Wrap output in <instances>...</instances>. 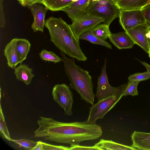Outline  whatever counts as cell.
Here are the masks:
<instances>
[{
  "instance_id": "8d00e7d4",
  "label": "cell",
  "mask_w": 150,
  "mask_h": 150,
  "mask_svg": "<svg viewBox=\"0 0 150 150\" xmlns=\"http://www.w3.org/2000/svg\"><path fill=\"white\" fill-rule=\"evenodd\" d=\"M100 0H91L90 2H95L96 1H98Z\"/></svg>"
},
{
  "instance_id": "44dd1931",
  "label": "cell",
  "mask_w": 150,
  "mask_h": 150,
  "mask_svg": "<svg viewBox=\"0 0 150 150\" xmlns=\"http://www.w3.org/2000/svg\"><path fill=\"white\" fill-rule=\"evenodd\" d=\"M79 38V40H87L93 44L103 46L110 49H112V46L108 42L98 38L93 33L91 30L82 33Z\"/></svg>"
},
{
  "instance_id": "836d02e7",
  "label": "cell",
  "mask_w": 150,
  "mask_h": 150,
  "mask_svg": "<svg viewBox=\"0 0 150 150\" xmlns=\"http://www.w3.org/2000/svg\"><path fill=\"white\" fill-rule=\"evenodd\" d=\"M37 144L32 150H43L42 144L39 141L37 142Z\"/></svg>"
},
{
  "instance_id": "d4e9b609",
  "label": "cell",
  "mask_w": 150,
  "mask_h": 150,
  "mask_svg": "<svg viewBox=\"0 0 150 150\" xmlns=\"http://www.w3.org/2000/svg\"><path fill=\"white\" fill-rule=\"evenodd\" d=\"M139 82L134 81H128L126 84L123 96H126L128 95L134 96L138 95V92L137 87Z\"/></svg>"
},
{
  "instance_id": "484cf974",
  "label": "cell",
  "mask_w": 150,
  "mask_h": 150,
  "mask_svg": "<svg viewBox=\"0 0 150 150\" xmlns=\"http://www.w3.org/2000/svg\"><path fill=\"white\" fill-rule=\"evenodd\" d=\"M11 141L24 148L25 150H32L37 144V142L25 139L17 140L11 139Z\"/></svg>"
},
{
  "instance_id": "9c48e42d",
  "label": "cell",
  "mask_w": 150,
  "mask_h": 150,
  "mask_svg": "<svg viewBox=\"0 0 150 150\" xmlns=\"http://www.w3.org/2000/svg\"><path fill=\"white\" fill-rule=\"evenodd\" d=\"M107 61L105 59L100 75L98 77L96 97L98 101L109 97L116 92L119 88L113 87L109 83L106 71Z\"/></svg>"
},
{
  "instance_id": "ba28073f",
  "label": "cell",
  "mask_w": 150,
  "mask_h": 150,
  "mask_svg": "<svg viewBox=\"0 0 150 150\" xmlns=\"http://www.w3.org/2000/svg\"><path fill=\"white\" fill-rule=\"evenodd\" d=\"M119 18L120 24L125 31L146 23L142 9L120 10Z\"/></svg>"
},
{
  "instance_id": "83f0119b",
  "label": "cell",
  "mask_w": 150,
  "mask_h": 150,
  "mask_svg": "<svg viewBox=\"0 0 150 150\" xmlns=\"http://www.w3.org/2000/svg\"><path fill=\"white\" fill-rule=\"evenodd\" d=\"M39 142L42 144L43 150H70V147L51 145L40 141Z\"/></svg>"
},
{
  "instance_id": "6da1fadb",
  "label": "cell",
  "mask_w": 150,
  "mask_h": 150,
  "mask_svg": "<svg viewBox=\"0 0 150 150\" xmlns=\"http://www.w3.org/2000/svg\"><path fill=\"white\" fill-rule=\"evenodd\" d=\"M39 118L34 137L45 140L77 145L82 141L97 139L102 135L101 126L87 120L67 123L43 116Z\"/></svg>"
},
{
  "instance_id": "7402d4cb",
  "label": "cell",
  "mask_w": 150,
  "mask_h": 150,
  "mask_svg": "<svg viewBox=\"0 0 150 150\" xmlns=\"http://www.w3.org/2000/svg\"><path fill=\"white\" fill-rule=\"evenodd\" d=\"M91 30L95 35L104 40L108 38L112 33L109 26L103 23L97 25Z\"/></svg>"
},
{
  "instance_id": "e0dca14e",
  "label": "cell",
  "mask_w": 150,
  "mask_h": 150,
  "mask_svg": "<svg viewBox=\"0 0 150 150\" xmlns=\"http://www.w3.org/2000/svg\"><path fill=\"white\" fill-rule=\"evenodd\" d=\"M97 150H138L132 146L123 145L111 140L101 139L94 146Z\"/></svg>"
},
{
  "instance_id": "e575fe53",
  "label": "cell",
  "mask_w": 150,
  "mask_h": 150,
  "mask_svg": "<svg viewBox=\"0 0 150 150\" xmlns=\"http://www.w3.org/2000/svg\"><path fill=\"white\" fill-rule=\"evenodd\" d=\"M140 63L146 68L147 71L150 73V65L144 62L139 61Z\"/></svg>"
},
{
  "instance_id": "7c38bea8",
  "label": "cell",
  "mask_w": 150,
  "mask_h": 150,
  "mask_svg": "<svg viewBox=\"0 0 150 150\" xmlns=\"http://www.w3.org/2000/svg\"><path fill=\"white\" fill-rule=\"evenodd\" d=\"M91 0H78L61 11L65 12L73 21L87 13L86 9Z\"/></svg>"
},
{
  "instance_id": "9a60e30c",
  "label": "cell",
  "mask_w": 150,
  "mask_h": 150,
  "mask_svg": "<svg viewBox=\"0 0 150 150\" xmlns=\"http://www.w3.org/2000/svg\"><path fill=\"white\" fill-rule=\"evenodd\" d=\"M17 38H13L8 43L4 49V55L8 67L14 68L19 63V57L16 49Z\"/></svg>"
},
{
  "instance_id": "603a6c76",
  "label": "cell",
  "mask_w": 150,
  "mask_h": 150,
  "mask_svg": "<svg viewBox=\"0 0 150 150\" xmlns=\"http://www.w3.org/2000/svg\"><path fill=\"white\" fill-rule=\"evenodd\" d=\"M40 58L43 60L50 61L55 63L62 61L60 57L52 51H49L45 49L42 50L39 53Z\"/></svg>"
},
{
  "instance_id": "4dcf8cb0",
  "label": "cell",
  "mask_w": 150,
  "mask_h": 150,
  "mask_svg": "<svg viewBox=\"0 0 150 150\" xmlns=\"http://www.w3.org/2000/svg\"><path fill=\"white\" fill-rule=\"evenodd\" d=\"M70 150H97V149L94 146H86L77 145H71Z\"/></svg>"
},
{
  "instance_id": "8fae6325",
  "label": "cell",
  "mask_w": 150,
  "mask_h": 150,
  "mask_svg": "<svg viewBox=\"0 0 150 150\" xmlns=\"http://www.w3.org/2000/svg\"><path fill=\"white\" fill-rule=\"evenodd\" d=\"M31 11L33 16L34 21L31 27L34 32L40 31L43 32L45 26V17L48 8L44 7L40 3L32 5L30 7Z\"/></svg>"
},
{
  "instance_id": "5bb4252c",
  "label": "cell",
  "mask_w": 150,
  "mask_h": 150,
  "mask_svg": "<svg viewBox=\"0 0 150 150\" xmlns=\"http://www.w3.org/2000/svg\"><path fill=\"white\" fill-rule=\"evenodd\" d=\"M131 138L132 147L138 150H150V133L135 131Z\"/></svg>"
},
{
  "instance_id": "ffe728a7",
  "label": "cell",
  "mask_w": 150,
  "mask_h": 150,
  "mask_svg": "<svg viewBox=\"0 0 150 150\" xmlns=\"http://www.w3.org/2000/svg\"><path fill=\"white\" fill-rule=\"evenodd\" d=\"M78 0H42L41 4L52 11H61Z\"/></svg>"
},
{
  "instance_id": "277c9868",
  "label": "cell",
  "mask_w": 150,
  "mask_h": 150,
  "mask_svg": "<svg viewBox=\"0 0 150 150\" xmlns=\"http://www.w3.org/2000/svg\"><path fill=\"white\" fill-rule=\"evenodd\" d=\"M86 11L91 16L102 19L103 23L109 26L113 20L119 17L120 9L112 0H100L90 2Z\"/></svg>"
},
{
  "instance_id": "4fadbf2b",
  "label": "cell",
  "mask_w": 150,
  "mask_h": 150,
  "mask_svg": "<svg viewBox=\"0 0 150 150\" xmlns=\"http://www.w3.org/2000/svg\"><path fill=\"white\" fill-rule=\"evenodd\" d=\"M108 39L112 44L120 50L132 48L135 44L125 31L112 33Z\"/></svg>"
},
{
  "instance_id": "30bf717a",
  "label": "cell",
  "mask_w": 150,
  "mask_h": 150,
  "mask_svg": "<svg viewBox=\"0 0 150 150\" xmlns=\"http://www.w3.org/2000/svg\"><path fill=\"white\" fill-rule=\"evenodd\" d=\"M149 26L145 23L125 31L130 37L134 44L140 46L146 53H147L149 49V46L148 40L146 36V33Z\"/></svg>"
},
{
  "instance_id": "d6a6232c",
  "label": "cell",
  "mask_w": 150,
  "mask_h": 150,
  "mask_svg": "<svg viewBox=\"0 0 150 150\" xmlns=\"http://www.w3.org/2000/svg\"><path fill=\"white\" fill-rule=\"evenodd\" d=\"M146 36L148 42L149 49H150V26L148 28L146 33Z\"/></svg>"
},
{
  "instance_id": "ab89813d",
  "label": "cell",
  "mask_w": 150,
  "mask_h": 150,
  "mask_svg": "<svg viewBox=\"0 0 150 150\" xmlns=\"http://www.w3.org/2000/svg\"><path fill=\"white\" fill-rule=\"evenodd\" d=\"M149 4H150V0H149V1L147 3V4L146 5H148Z\"/></svg>"
},
{
  "instance_id": "4316f807",
  "label": "cell",
  "mask_w": 150,
  "mask_h": 150,
  "mask_svg": "<svg viewBox=\"0 0 150 150\" xmlns=\"http://www.w3.org/2000/svg\"><path fill=\"white\" fill-rule=\"evenodd\" d=\"M150 78V73L148 71L142 73H137L131 74L128 77L129 81L140 82Z\"/></svg>"
},
{
  "instance_id": "74e56055",
  "label": "cell",
  "mask_w": 150,
  "mask_h": 150,
  "mask_svg": "<svg viewBox=\"0 0 150 150\" xmlns=\"http://www.w3.org/2000/svg\"><path fill=\"white\" fill-rule=\"evenodd\" d=\"M147 53L148 54L150 58V49H149L148 50Z\"/></svg>"
},
{
  "instance_id": "1f68e13d",
  "label": "cell",
  "mask_w": 150,
  "mask_h": 150,
  "mask_svg": "<svg viewBox=\"0 0 150 150\" xmlns=\"http://www.w3.org/2000/svg\"><path fill=\"white\" fill-rule=\"evenodd\" d=\"M42 0H25L26 6L30 7L32 5L36 3L41 4Z\"/></svg>"
},
{
  "instance_id": "8992f818",
  "label": "cell",
  "mask_w": 150,
  "mask_h": 150,
  "mask_svg": "<svg viewBox=\"0 0 150 150\" xmlns=\"http://www.w3.org/2000/svg\"><path fill=\"white\" fill-rule=\"evenodd\" d=\"M52 95L53 99L64 109L65 115H72L73 95L69 87L64 83L56 84L53 88Z\"/></svg>"
},
{
  "instance_id": "f546056e",
  "label": "cell",
  "mask_w": 150,
  "mask_h": 150,
  "mask_svg": "<svg viewBox=\"0 0 150 150\" xmlns=\"http://www.w3.org/2000/svg\"><path fill=\"white\" fill-rule=\"evenodd\" d=\"M4 0H0V27L3 28L6 24L5 14L4 11Z\"/></svg>"
},
{
  "instance_id": "2e32d148",
  "label": "cell",
  "mask_w": 150,
  "mask_h": 150,
  "mask_svg": "<svg viewBox=\"0 0 150 150\" xmlns=\"http://www.w3.org/2000/svg\"><path fill=\"white\" fill-rule=\"evenodd\" d=\"M14 70L16 79L23 82L27 85L31 83L35 76L32 73V69L29 68L25 64H21L18 66L14 68Z\"/></svg>"
},
{
  "instance_id": "d590c367",
  "label": "cell",
  "mask_w": 150,
  "mask_h": 150,
  "mask_svg": "<svg viewBox=\"0 0 150 150\" xmlns=\"http://www.w3.org/2000/svg\"><path fill=\"white\" fill-rule=\"evenodd\" d=\"M19 3L23 6H26L25 0H17Z\"/></svg>"
},
{
  "instance_id": "d6986e66",
  "label": "cell",
  "mask_w": 150,
  "mask_h": 150,
  "mask_svg": "<svg viewBox=\"0 0 150 150\" xmlns=\"http://www.w3.org/2000/svg\"><path fill=\"white\" fill-rule=\"evenodd\" d=\"M16 46L19 57V63L22 64L27 58L30 49V43L26 39L17 38Z\"/></svg>"
},
{
  "instance_id": "cb8c5ba5",
  "label": "cell",
  "mask_w": 150,
  "mask_h": 150,
  "mask_svg": "<svg viewBox=\"0 0 150 150\" xmlns=\"http://www.w3.org/2000/svg\"><path fill=\"white\" fill-rule=\"evenodd\" d=\"M0 133L4 139L11 141V139L5 122V118L0 106Z\"/></svg>"
},
{
  "instance_id": "52a82bcc",
  "label": "cell",
  "mask_w": 150,
  "mask_h": 150,
  "mask_svg": "<svg viewBox=\"0 0 150 150\" xmlns=\"http://www.w3.org/2000/svg\"><path fill=\"white\" fill-rule=\"evenodd\" d=\"M103 21L100 18L92 16L87 13L72 21L70 25L74 35L79 40V37L82 33L92 30Z\"/></svg>"
},
{
  "instance_id": "7a4b0ae2",
  "label": "cell",
  "mask_w": 150,
  "mask_h": 150,
  "mask_svg": "<svg viewBox=\"0 0 150 150\" xmlns=\"http://www.w3.org/2000/svg\"><path fill=\"white\" fill-rule=\"evenodd\" d=\"M45 26L49 31L50 41L61 52L78 61L87 60L79 40L74 35L70 25L61 18L51 17L45 21Z\"/></svg>"
},
{
  "instance_id": "5b68a950",
  "label": "cell",
  "mask_w": 150,
  "mask_h": 150,
  "mask_svg": "<svg viewBox=\"0 0 150 150\" xmlns=\"http://www.w3.org/2000/svg\"><path fill=\"white\" fill-rule=\"evenodd\" d=\"M126 83L119 86L117 91L111 96L98 101L90 108L87 120L96 123L99 119H102L105 114L111 109L123 96Z\"/></svg>"
},
{
  "instance_id": "3957f363",
  "label": "cell",
  "mask_w": 150,
  "mask_h": 150,
  "mask_svg": "<svg viewBox=\"0 0 150 150\" xmlns=\"http://www.w3.org/2000/svg\"><path fill=\"white\" fill-rule=\"evenodd\" d=\"M64 63L65 73L70 81V86L78 93L81 99L92 105L94 104L95 95L93 92L92 78L89 72L76 65L74 58H67L61 52Z\"/></svg>"
},
{
  "instance_id": "ac0fdd59",
  "label": "cell",
  "mask_w": 150,
  "mask_h": 150,
  "mask_svg": "<svg viewBox=\"0 0 150 150\" xmlns=\"http://www.w3.org/2000/svg\"><path fill=\"white\" fill-rule=\"evenodd\" d=\"M149 0H120L116 4L120 10L142 9Z\"/></svg>"
},
{
  "instance_id": "f1b7e54d",
  "label": "cell",
  "mask_w": 150,
  "mask_h": 150,
  "mask_svg": "<svg viewBox=\"0 0 150 150\" xmlns=\"http://www.w3.org/2000/svg\"><path fill=\"white\" fill-rule=\"evenodd\" d=\"M142 10L144 15L146 23L150 26V4L145 6Z\"/></svg>"
},
{
  "instance_id": "f35d334b",
  "label": "cell",
  "mask_w": 150,
  "mask_h": 150,
  "mask_svg": "<svg viewBox=\"0 0 150 150\" xmlns=\"http://www.w3.org/2000/svg\"><path fill=\"white\" fill-rule=\"evenodd\" d=\"M114 3H116L120 0H112Z\"/></svg>"
}]
</instances>
